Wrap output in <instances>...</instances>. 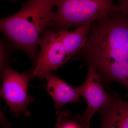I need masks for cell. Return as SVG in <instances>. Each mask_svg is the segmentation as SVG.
Wrapping results in <instances>:
<instances>
[{
  "mask_svg": "<svg viewBox=\"0 0 128 128\" xmlns=\"http://www.w3.org/2000/svg\"><path fill=\"white\" fill-rule=\"evenodd\" d=\"M76 57L93 66L100 76L128 89V16L115 12L94 22Z\"/></svg>",
  "mask_w": 128,
  "mask_h": 128,
  "instance_id": "6da1fadb",
  "label": "cell"
},
{
  "mask_svg": "<svg viewBox=\"0 0 128 128\" xmlns=\"http://www.w3.org/2000/svg\"><path fill=\"white\" fill-rule=\"evenodd\" d=\"M56 0H28L15 14L0 21L1 32L13 46L36 61L40 35L54 20Z\"/></svg>",
  "mask_w": 128,
  "mask_h": 128,
  "instance_id": "7a4b0ae2",
  "label": "cell"
},
{
  "mask_svg": "<svg viewBox=\"0 0 128 128\" xmlns=\"http://www.w3.org/2000/svg\"><path fill=\"white\" fill-rule=\"evenodd\" d=\"M118 0H56L54 18L48 27L57 31L68 30L94 22L120 11Z\"/></svg>",
  "mask_w": 128,
  "mask_h": 128,
  "instance_id": "3957f363",
  "label": "cell"
},
{
  "mask_svg": "<svg viewBox=\"0 0 128 128\" xmlns=\"http://www.w3.org/2000/svg\"><path fill=\"white\" fill-rule=\"evenodd\" d=\"M40 38V51L31 73L33 77L43 79L70 59L59 32L45 29Z\"/></svg>",
  "mask_w": 128,
  "mask_h": 128,
  "instance_id": "277c9868",
  "label": "cell"
},
{
  "mask_svg": "<svg viewBox=\"0 0 128 128\" xmlns=\"http://www.w3.org/2000/svg\"><path fill=\"white\" fill-rule=\"evenodd\" d=\"M1 95L16 115L24 114L32 98L28 92V78L7 66L2 70Z\"/></svg>",
  "mask_w": 128,
  "mask_h": 128,
  "instance_id": "5b68a950",
  "label": "cell"
},
{
  "mask_svg": "<svg viewBox=\"0 0 128 128\" xmlns=\"http://www.w3.org/2000/svg\"><path fill=\"white\" fill-rule=\"evenodd\" d=\"M100 75L93 66H88L86 79L81 86L75 88L87 102V108L79 124L81 128H90L92 118L98 111L109 104L112 97L108 94L101 83Z\"/></svg>",
  "mask_w": 128,
  "mask_h": 128,
  "instance_id": "8992f818",
  "label": "cell"
},
{
  "mask_svg": "<svg viewBox=\"0 0 128 128\" xmlns=\"http://www.w3.org/2000/svg\"><path fill=\"white\" fill-rule=\"evenodd\" d=\"M100 111L99 128H128V101L112 97L111 102Z\"/></svg>",
  "mask_w": 128,
  "mask_h": 128,
  "instance_id": "52a82bcc",
  "label": "cell"
},
{
  "mask_svg": "<svg viewBox=\"0 0 128 128\" xmlns=\"http://www.w3.org/2000/svg\"><path fill=\"white\" fill-rule=\"evenodd\" d=\"M45 78L47 81V92L54 102L57 111L66 103L80 101V95L75 89L56 76L50 73Z\"/></svg>",
  "mask_w": 128,
  "mask_h": 128,
  "instance_id": "ba28073f",
  "label": "cell"
},
{
  "mask_svg": "<svg viewBox=\"0 0 128 128\" xmlns=\"http://www.w3.org/2000/svg\"><path fill=\"white\" fill-rule=\"evenodd\" d=\"M93 22H89L70 32L68 30L58 31L70 59L77 55L83 48Z\"/></svg>",
  "mask_w": 128,
  "mask_h": 128,
  "instance_id": "9c48e42d",
  "label": "cell"
},
{
  "mask_svg": "<svg viewBox=\"0 0 128 128\" xmlns=\"http://www.w3.org/2000/svg\"><path fill=\"white\" fill-rule=\"evenodd\" d=\"M0 70H3L6 66V62L8 59L9 55V48L7 43L3 40H0Z\"/></svg>",
  "mask_w": 128,
  "mask_h": 128,
  "instance_id": "30bf717a",
  "label": "cell"
},
{
  "mask_svg": "<svg viewBox=\"0 0 128 128\" xmlns=\"http://www.w3.org/2000/svg\"><path fill=\"white\" fill-rule=\"evenodd\" d=\"M120 11L128 16V0H118Z\"/></svg>",
  "mask_w": 128,
  "mask_h": 128,
  "instance_id": "8fae6325",
  "label": "cell"
},
{
  "mask_svg": "<svg viewBox=\"0 0 128 128\" xmlns=\"http://www.w3.org/2000/svg\"><path fill=\"white\" fill-rule=\"evenodd\" d=\"M60 128H81L80 124L73 121H68L64 124Z\"/></svg>",
  "mask_w": 128,
  "mask_h": 128,
  "instance_id": "7c38bea8",
  "label": "cell"
},
{
  "mask_svg": "<svg viewBox=\"0 0 128 128\" xmlns=\"http://www.w3.org/2000/svg\"><path fill=\"white\" fill-rule=\"evenodd\" d=\"M11 0L12 1L14 2H16L18 0Z\"/></svg>",
  "mask_w": 128,
  "mask_h": 128,
  "instance_id": "4fadbf2b",
  "label": "cell"
}]
</instances>
